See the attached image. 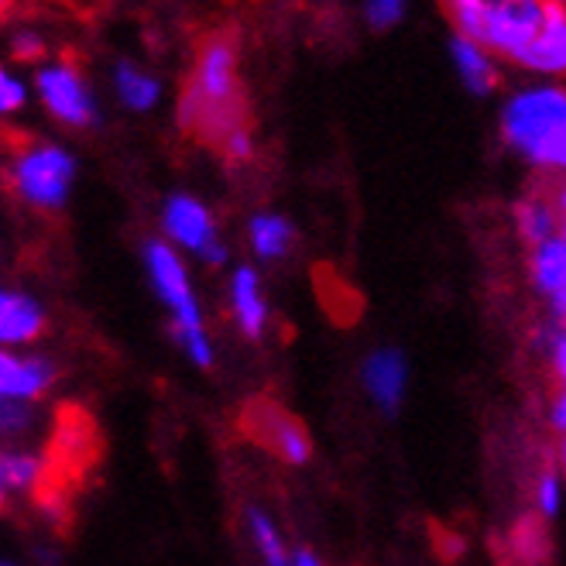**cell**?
Instances as JSON below:
<instances>
[{"label": "cell", "instance_id": "1", "mask_svg": "<svg viewBox=\"0 0 566 566\" xmlns=\"http://www.w3.org/2000/svg\"><path fill=\"white\" fill-rule=\"evenodd\" d=\"M104 453L96 419L83 406H59L52 432L39 453V481L31 488V505L55 525L73 518V505L93 481Z\"/></svg>", "mask_w": 566, "mask_h": 566}, {"label": "cell", "instance_id": "2", "mask_svg": "<svg viewBox=\"0 0 566 566\" xmlns=\"http://www.w3.org/2000/svg\"><path fill=\"white\" fill-rule=\"evenodd\" d=\"M179 124L186 135L217 151L248 130V107L238 80V52L227 35L210 39L199 49L192 80L179 99Z\"/></svg>", "mask_w": 566, "mask_h": 566}, {"label": "cell", "instance_id": "3", "mask_svg": "<svg viewBox=\"0 0 566 566\" xmlns=\"http://www.w3.org/2000/svg\"><path fill=\"white\" fill-rule=\"evenodd\" d=\"M505 142L543 169L566 172V90L532 86L515 93L502 114Z\"/></svg>", "mask_w": 566, "mask_h": 566}, {"label": "cell", "instance_id": "4", "mask_svg": "<svg viewBox=\"0 0 566 566\" xmlns=\"http://www.w3.org/2000/svg\"><path fill=\"white\" fill-rule=\"evenodd\" d=\"M11 186L24 203L39 210H59L73 182V158L59 145L45 142H18L11 155Z\"/></svg>", "mask_w": 566, "mask_h": 566}, {"label": "cell", "instance_id": "5", "mask_svg": "<svg viewBox=\"0 0 566 566\" xmlns=\"http://www.w3.org/2000/svg\"><path fill=\"white\" fill-rule=\"evenodd\" d=\"M238 429L244 440H251L261 450H269L272 457H279L285 463H306L313 453L306 426L298 422L282 402H275L272 395L248 398L238 416Z\"/></svg>", "mask_w": 566, "mask_h": 566}, {"label": "cell", "instance_id": "6", "mask_svg": "<svg viewBox=\"0 0 566 566\" xmlns=\"http://www.w3.org/2000/svg\"><path fill=\"white\" fill-rule=\"evenodd\" d=\"M148 269L155 279V289L161 292V298L176 310V326H179V340L182 347L196 357V364H210V344L203 337V326H199V310L192 303V292H189V279L182 272L179 258L172 254L169 244H148Z\"/></svg>", "mask_w": 566, "mask_h": 566}, {"label": "cell", "instance_id": "7", "mask_svg": "<svg viewBox=\"0 0 566 566\" xmlns=\"http://www.w3.org/2000/svg\"><path fill=\"white\" fill-rule=\"evenodd\" d=\"M488 4V35L484 45L497 55L522 59L536 42L546 21V0H484Z\"/></svg>", "mask_w": 566, "mask_h": 566}, {"label": "cell", "instance_id": "8", "mask_svg": "<svg viewBox=\"0 0 566 566\" xmlns=\"http://www.w3.org/2000/svg\"><path fill=\"white\" fill-rule=\"evenodd\" d=\"M39 96L49 107V114L70 127H90L93 124V96L73 65V59H62L39 70Z\"/></svg>", "mask_w": 566, "mask_h": 566}, {"label": "cell", "instance_id": "9", "mask_svg": "<svg viewBox=\"0 0 566 566\" xmlns=\"http://www.w3.org/2000/svg\"><path fill=\"white\" fill-rule=\"evenodd\" d=\"M165 230L186 248L207 254L213 261L223 258V251L213 244V220L203 210V203H196L189 196H172L169 207H165Z\"/></svg>", "mask_w": 566, "mask_h": 566}, {"label": "cell", "instance_id": "10", "mask_svg": "<svg viewBox=\"0 0 566 566\" xmlns=\"http://www.w3.org/2000/svg\"><path fill=\"white\" fill-rule=\"evenodd\" d=\"M525 70L543 76H566V4H549L536 42L518 59Z\"/></svg>", "mask_w": 566, "mask_h": 566}, {"label": "cell", "instance_id": "11", "mask_svg": "<svg viewBox=\"0 0 566 566\" xmlns=\"http://www.w3.org/2000/svg\"><path fill=\"white\" fill-rule=\"evenodd\" d=\"M313 282H316V298H319V306L323 313L333 319V323H340V326H350L357 323L364 303H360V295L354 292V285L337 275L329 269V264H319V269L313 272Z\"/></svg>", "mask_w": 566, "mask_h": 566}, {"label": "cell", "instance_id": "12", "mask_svg": "<svg viewBox=\"0 0 566 566\" xmlns=\"http://www.w3.org/2000/svg\"><path fill=\"white\" fill-rule=\"evenodd\" d=\"M52 385V368L45 360H24L4 354L0 360V391H4L8 402H21V398H39Z\"/></svg>", "mask_w": 566, "mask_h": 566}, {"label": "cell", "instance_id": "13", "mask_svg": "<svg viewBox=\"0 0 566 566\" xmlns=\"http://www.w3.org/2000/svg\"><path fill=\"white\" fill-rule=\"evenodd\" d=\"M42 326H45V316L31 298H24L18 292L0 295V337H4V344L35 340Z\"/></svg>", "mask_w": 566, "mask_h": 566}, {"label": "cell", "instance_id": "14", "mask_svg": "<svg viewBox=\"0 0 566 566\" xmlns=\"http://www.w3.org/2000/svg\"><path fill=\"white\" fill-rule=\"evenodd\" d=\"M450 52H453V65H457L460 80L468 83L471 93H491V90H494L497 70H494V62H491V55H488V45L457 35V39L450 42Z\"/></svg>", "mask_w": 566, "mask_h": 566}, {"label": "cell", "instance_id": "15", "mask_svg": "<svg viewBox=\"0 0 566 566\" xmlns=\"http://www.w3.org/2000/svg\"><path fill=\"white\" fill-rule=\"evenodd\" d=\"M402 385H406V371H402V360L395 354H375L368 360V388L378 406L395 409L398 395H402Z\"/></svg>", "mask_w": 566, "mask_h": 566}, {"label": "cell", "instance_id": "16", "mask_svg": "<svg viewBox=\"0 0 566 566\" xmlns=\"http://www.w3.org/2000/svg\"><path fill=\"white\" fill-rule=\"evenodd\" d=\"M512 559L522 566H543L549 559V536L536 515H525L512 528Z\"/></svg>", "mask_w": 566, "mask_h": 566}, {"label": "cell", "instance_id": "17", "mask_svg": "<svg viewBox=\"0 0 566 566\" xmlns=\"http://www.w3.org/2000/svg\"><path fill=\"white\" fill-rule=\"evenodd\" d=\"M556 210L549 203V192H536V196H528L525 203H518V230H522V238L532 241V244H546L553 241V230H556Z\"/></svg>", "mask_w": 566, "mask_h": 566}, {"label": "cell", "instance_id": "18", "mask_svg": "<svg viewBox=\"0 0 566 566\" xmlns=\"http://www.w3.org/2000/svg\"><path fill=\"white\" fill-rule=\"evenodd\" d=\"M114 86H117V96L130 111H148V107H155V99H158L155 76L142 73L138 65H130V62H120L114 70Z\"/></svg>", "mask_w": 566, "mask_h": 566}, {"label": "cell", "instance_id": "19", "mask_svg": "<svg viewBox=\"0 0 566 566\" xmlns=\"http://www.w3.org/2000/svg\"><path fill=\"white\" fill-rule=\"evenodd\" d=\"M234 310H238V319H241L248 337H261L264 303H261V292H258V275L251 269H241L234 275Z\"/></svg>", "mask_w": 566, "mask_h": 566}, {"label": "cell", "instance_id": "20", "mask_svg": "<svg viewBox=\"0 0 566 566\" xmlns=\"http://www.w3.org/2000/svg\"><path fill=\"white\" fill-rule=\"evenodd\" d=\"M532 272H536V282L556 298L559 292H566V241H546L536 248V258H532Z\"/></svg>", "mask_w": 566, "mask_h": 566}, {"label": "cell", "instance_id": "21", "mask_svg": "<svg viewBox=\"0 0 566 566\" xmlns=\"http://www.w3.org/2000/svg\"><path fill=\"white\" fill-rule=\"evenodd\" d=\"M251 241L261 258H282L292 241V227L282 217H258L251 223Z\"/></svg>", "mask_w": 566, "mask_h": 566}, {"label": "cell", "instance_id": "22", "mask_svg": "<svg viewBox=\"0 0 566 566\" xmlns=\"http://www.w3.org/2000/svg\"><path fill=\"white\" fill-rule=\"evenodd\" d=\"M39 481V457L28 453H8L4 463H0V484H4V494H31Z\"/></svg>", "mask_w": 566, "mask_h": 566}, {"label": "cell", "instance_id": "23", "mask_svg": "<svg viewBox=\"0 0 566 566\" xmlns=\"http://www.w3.org/2000/svg\"><path fill=\"white\" fill-rule=\"evenodd\" d=\"M251 528H254V539H258V549H261L264 563H269V566H289V553H285V546L279 539V532L272 528V522L264 518L261 512H254Z\"/></svg>", "mask_w": 566, "mask_h": 566}, {"label": "cell", "instance_id": "24", "mask_svg": "<svg viewBox=\"0 0 566 566\" xmlns=\"http://www.w3.org/2000/svg\"><path fill=\"white\" fill-rule=\"evenodd\" d=\"M402 11H406V0H368V21L378 31L391 28L398 18H402Z\"/></svg>", "mask_w": 566, "mask_h": 566}, {"label": "cell", "instance_id": "25", "mask_svg": "<svg viewBox=\"0 0 566 566\" xmlns=\"http://www.w3.org/2000/svg\"><path fill=\"white\" fill-rule=\"evenodd\" d=\"M24 107V83L11 73L0 76V111L4 114H14Z\"/></svg>", "mask_w": 566, "mask_h": 566}, {"label": "cell", "instance_id": "26", "mask_svg": "<svg viewBox=\"0 0 566 566\" xmlns=\"http://www.w3.org/2000/svg\"><path fill=\"white\" fill-rule=\"evenodd\" d=\"M11 52L18 59H39V55H45V39L35 35V31H18L11 42Z\"/></svg>", "mask_w": 566, "mask_h": 566}, {"label": "cell", "instance_id": "27", "mask_svg": "<svg viewBox=\"0 0 566 566\" xmlns=\"http://www.w3.org/2000/svg\"><path fill=\"white\" fill-rule=\"evenodd\" d=\"M556 505H559L556 478H553L549 471H543V478H539V512H543V515H553V512H556Z\"/></svg>", "mask_w": 566, "mask_h": 566}, {"label": "cell", "instance_id": "28", "mask_svg": "<svg viewBox=\"0 0 566 566\" xmlns=\"http://www.w3.org/2000/svg\"><path fill=\"white\" fill-rule=\"evenodd\" d=\"M223 158H230V161H248L251 158V130H241V135L230 138L223 145Z\"/></svg>", "mask_w": 566, "mask_h": 566}, {"label": "cell", "instance_id": "29", "mask_svg": "<svg viewBox=\"0 0 566 566\" xmlns=\"http://www.w3.org/2000/svg\"><path fill=\"white\" fill-rule=\"evenodd\" d=\"M546 192H549V203H553V210H556V223H559L563 241H566V179L546 186Z\"/></svg>", "mask_w": 566, "mask_h": 566}, {"label": "cell", "instance_id": "30", "mask_svg": "<svg viewBox=\"0 0 566 566\" xmlns=\"http://www.w3.org/2000/svg\"><path fill=\"white\" fill-rule=\"evenodd\" d=\"M432 532H437V536H440V543H437V546H440V556H443V559H453V556L460 553V543H457V536H450V532H443L440 525L432 528Z\"/></svg>", "mask_w": 566, "mask_h": 566}, {"label": "cell", "instance_id": "31", "mask_svg": "<svg viewBox=\"0 0 566 566\" xmlns=\"http://www.w3.org/2000/svg\"><path fill=\"white\" fill-rule=\"evenodd\" d=\"M556 371H559V378H563V385H566V337H563L559 347H556Z\"/></svg>", "mask_w": 566, "mask_h": 566}, {"label": "cell", "instance_id": "32", "mask_svg": "<svg viewBox=\"0 0 566 566\" xmlns=\"http://www.w3.org/2000/svg\"><path fill=\"white\" fill-rule=\"evenodd\" d=\"M556 426H559V429H566V391L556 398Z\"/></svg>", "mask_w": 566, "mask_h": 566}, {"label": "cell", "instance_id": "33", "mask_svg": "<svg viewBox=\"0 0 566 566\" xmlns=\"http://www.w3.org/2000/svg\"><path fill=\"white\" fill-rule=\"evenodd\" d=\"M295 566H319V563H316V559H313L310 553H303V556L295 559Z\"/></svg>", "mask_w": 566, "mask_h": 566}, {"label": "cell", "instance_id": "34", "mask_svg": "<svg viewBox=\"0 0 566 566\" xmlns=\"http://www.w3.org/2000/svg\"><path fill=\"white\" fill-rule=\"evenodd\" d=\"M556 306H559V313H566V292L556 295Z\"/></svg>", "mask_w": 566, "mask_h": 566}, {"label": "cell", "instance_id": "35", "mask_svg": "<svg viewBox=\"0 0 566 566\" xmlns=\"http://www.w3.org/2000/svg\"><path fill=\"white\" fill-rule=\"evenodd\" d=\"M563 468H566V440H563Z\"/></svg>", "mask_w": 566, "mask_h": 566}, {"label": "cell", "instance_id": "36", "mask_svg": "<svg viewBox=\"0 0 566 566\" xmlns=\"http://www.w3.org/2000/svg\"><path fill=\"white\" fill-rule=\"evenodd\" d=\"M546 4H566V0H546Z\"/></svg>", "mask_w": 566, "mask_h": 566}]
</instances>
